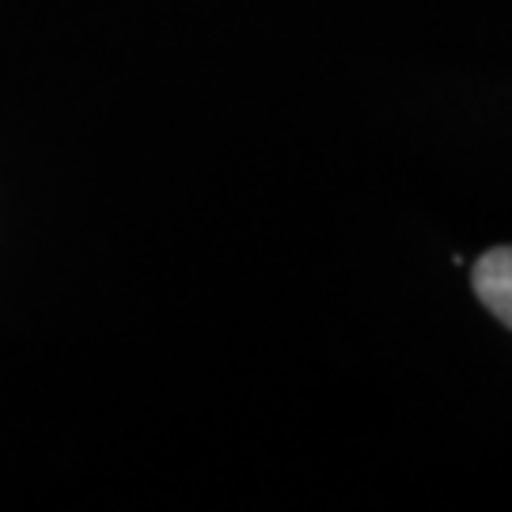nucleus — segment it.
Masks as SVG:
<instances>
[{
	"mask_svg": "<svg viewBox=\"0 0 512 512\" xmlns=\"http://www.w3.org/2000/svg\"><path fill=\"white\" fill-rule=\"evenodd\" d=\"M471 285L486 311L512 330V247H494L478 258L471 270Z\"/></svg>",
	"mask_w": 512,
	"mask_h": 512,
	"instance_id": "nucleus-1",
	"label": "nucleus"
}]
</instances>
